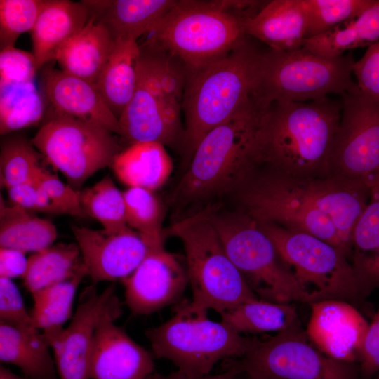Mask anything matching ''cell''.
I'll return each mask as SVG.
<instances>
[{
  "instance_id": "obj_15",
  "label": "cell",
  "mask_w": 379,
  "mask_h": 379,
  "mask_svg": "<svg viewBox=\"0 0 379 379\" xmlns=\"http://www.w3.org/2000/svg\"><path fill=\"white\" fill-rule=\"evenodd\" d=\"M72 231L87 276L94 285L103 281L124 280L153 246L145 237L129 227L107 230L74 225Z\"/></svg>"
},
{
  "instance_id": "obj_36",
  "label": "cell",
  "mask_w": 379,
  "mask_h": 379,
  "mask_svg": "<svg viewBox=\"0 0 379 379\" xmlns=\"http://www.w3.org/2000/svg\"><path fill=\"white\" fill-rule=\"evenodd\" d=\"M81 206L87 216L97 220L107 230L127 227L126 205L123 192L109 176L93 186L79 190Z\"/></svg>"
},
{
  "instance_id": "obj_41",
  "label": "cell",
  "mask_w": 379,
  "mask_h": 379,
  "mask_svg": "<svg viewBox=\"0 0 379 379\" xmlns=\"http://www.w3.org/2000/svg\"><path fill=\"white\" fill-rule=\"evenodd\" d=\"M37 180L62 214L87 217L80 202L79 190L64 183L45 167L39 173Z\"/></svg>"
},
{
  "instance_id": "obj_21",
  "label": "cell",
  "mask_w": 379,
  "mask_h": 379,
  "mask_svg": "<svg viewBox=\"0 0 379 379\" xmlns=\"http://www.w3.org/2000/svg\"><path fill=\"white\" fill-rule=\"evenodd\" d=\"M307 28L304 0L264 1L253 15L246 18L244 31L269 48L292 51L302 48Z\"/></svg>"
},
{
  "instance_id": "obj_8",
  "label": "cell",
  "mask_w": 379,
  "mask_h": 379,
  "mask_svg": "<svg viewBox=\"0 0 379 379\" xmlns=\"http://www.w3.org/2000/svg\"><path fill=\"white\" fill-rule=\"evenodd\" d=\"M208 311L192 300L177 304L168 321L145 332L153 355L171 361L193 378L209 375L220 361L242 357L255 337L244 336L222 321H212Z\"/></svg>"
},
{
  "instance_id": "obj_26",
  "label": "cell",
  "mask_w": 379,
  "mask_h": 379,
  "mask_svg": "<svg viewBox=\"0 0 379 379\" xmlns=\"http://www.w3.org/2000/svg\"><path fill=\"white\" fill-rule=\"evenodd\" d=\"M140 55L137 39L128 36L114 39L97 81L100 93L118 119L135 92Z\"/></svg>"
},
{
  "instance_id": "obj_33",
  "label": "cell",
  "mask_w": 379,
  "mask_h": 379,
  "mask_svg": "<svg viewBox=\"0 0 379 379\" xmlns=\"http://www.w3.org/2000/svg\"><path fill=\"white\" fill-rule=\"evenodd\" d=\"M83 266L77 244H53L28 258L23 283L32 294L74 277Z\"/></svg>"
},
{
  "instance_id": "obj_13",
  "label": "cell",
  "mask_w": 379,
  "mask_h": 379,
  "mask_svg": "<svg viewBox=\"0 0 379 379\" xmlns=\"http://www.w3.org/2000/svg\"><path fill=\"white\" fill-rule=\"evenodd\" d=\"M113 133L98 123L53 112L30 140L78 188L99 170L112 167L121 151Z\"/></svg>"
},
{
  "instance_id": "obj_48",
  "label": "cell",
  "mask_w": 379,
  "mask_h": 379,
  "mask_svg": "<svg viewBox=\"0 0 379 379\" xmlns=\"http://www.w3.org/2000/svg\"><path fill=\"white\" fill-rule=\"evenodd\" d=\"M0 379H29L28 378L21 377L11 371L3 365L0 366Z\"/></svg>"
},
{
  "instance_id": "obj_9",
  "label": "cell",
  "mask_w": 379,
  "mask_h": 379,
  "mask_svg": "<svg viewBox=\"0 0 379 379\" xmlns=\"http://www.w3.org/2000/svg\"><path fill=\"white\" fill-rule=\"evenodd\" d=\"M168 234L184 246L192 302L220 314L258 298L227 255L206 210L174 223Z\"/></svg>"
},
{
  "instance_id": "obj_49",
  "label": "cell",
  "mask_w": 379,
  "mask_h": 379,
  "mask_svg": "<svg viewBox=\"0 0 379 379\" xmlns=\"http://www.w3.org/2000/svg\"><path fill=\"white\" fill-rule=\"evenodd\" d=\"M375 379H379V373L378 374V376Z\"/></svg>"
},
{
  "instance_id": "obj_24",
  "label": "cell",
  "mask_w": 379,
  "mask_h": 379,
  "mask_svg": "<svg viewBox=\"0 0 379 379\" xmlns=\"http://www.w3.org/2000/svg\"><path fill=\"white\" fill-rule=\"evenodd\" d=\"M350 262L364 300L379 288V184L370 188L368 204L354 227Z\"/></svg>"
},
{
  "instance_id": "obj_38",
  "label": "cell",
  "mask_w": 379,
  "mask_h": 379,
  "mask_svg": "<svg viewBox=\"0 0 379 379\" xmlns=\"http://www.w3.org/2000/svg\"><path fill=\"white\" fill-rule=\"evenodd\" d=\"M373 0H304L307 13L305 39L324 34L359 16Z\"/></svg>"
},
{
  "instance_id": "obj_17",
  "label": "cell",
  "mask_w": 379,
  "mask_h": 379,
  "mask_svg": "<svg viewBox=\"0 0 379 379\" xmlns=\"http://www.w3.org/2000/svg\"><path fill=\"white\" fill-rule=\"evenodd\" d=\"M121 281L124 302L138 315L150 314L177 302L189 284L187 269L164 245L151 247L137 268Z\"/></svg>"
},
{
  "instance_id": "obj_27",
  "label": "cell",
  "mask_w": 379,
  "mask_h": 379,
  "mask_svg": "<svg viewBox=\"0 0 379 379\" xmlns=\"http://www.w3.org/2000/svg\"><path fill=\"white\" fill-rule=\"evenodd\" d=\"M112 168L117 178L129 187L154 192L169 178L173 163L164 145L139 142L121 150L115 157Z\"/></svg>"
},
{
  "instance_id": "obj_37",
  "label": "cell",
  "mask_w": 379,
  "mask_h": 379,
  "mask_svg": "<svg viewBox=\"0 0 379 379\" xmlns=\"http://www.w3.org/2000/svg\"><path fill=\"white\" fill-rule=\"evenodd\" d=\"M43 155L31 140L20 135L6 139L1 147L0 179L6 189L35 179L44 166Z\"/></svg>"
},
{
  "instance_id": "obj_35",
  "label": "cell",
  "mask_w": 379,
  "mask_h": 379,
  "mask_svg": "<svg viewBox=\"0 0 379 379\" xmlns=\"http://www.w3.org/2000/svg\"><path fill=\"white\" fill-rule=\"evenodd\" d=\"M127 225L145 237L153 246L164 245L166 233L162 229L164 206L154 191L129 187L123 192Z\"/></svg>"
},
{
  "instance_id": "obj_50",
  "label": "cell",
  "mask_w": 379,
  "mask_h": 379,
  "mask_svg": "<svg viewBox=\"0 0 379 379\" xmlns=\"http://www.w3.org/2000/svg\"><path fill=\"white\" fill-rule=\"evenodd\" d=\"M149 379H151V377Z\"/></svg>"
},
{
  "instance_id": "obj_29",
  "label": "cell",
  "mask_w": 379,
  "mask_h": 379,
  "mask_svg": "<svg viewBox=\"0 0 379 379\" xmlns=\"http://www.w3.org/2000/svg\"><path fill=\"white\" fill-rule=\"evenodd\" d=\"M379 41V0L359 16L320 35L305 39L302 47L317 55L335 58L350 49L369 46Z\"/></svg>"
},
{
  "instance_id": "obj_22",
  "label": "cell",
  "mask_w": 379,
  "mask_h": 379,
  "mask_svg": "<svg viewBox=\"0 0 379 379\" xmlns=\"http://www.w3.org/2000/svg\"><path fill=\"white\" fill-rule=\"evenodd\" d=\"M88 9L81 1L46 0L30 32L37 71L51 60L71 37L87 23Z\"/></svg>"
},
{
  "instance_id": "obj_3",
  "label": "cell",
  "mask_w": 379,
  "mask_h": 379,
  "mask_svg": "<svg viewBox=\"0 0 379 379\" xmlns=\"http://www.w3.org/2000/svg\"><path fill=\"white\" fill-rule=\"evenodd\" d=\"M262 51L247 36L223 56L185 68L182 149L189 161L208 132L251 103Z\"/></svg>"
},
{
  "instance_id": "obj_40",
  "label": "cell",
  "mask_w": 379,
  "mask_h": 379,
  "mask_svg": "<svg viewBox=\"0 0 379 379\" xmlns=\"http://www.w3.org/2000/svg\"><path fill=\"white\" fill-rule=\"evenodd\" d=\"M0 319L1 322L19 329H39L32 314L27 312L16 284L5 277H0Z\"/></svg>"
},
{
  "instance_id": "obj_20",
  "label": "cell",
  "mask_w": 379,
  "mask_h": 379,
  "mask_svg": "<svg viewBox=\"0 0 379 379\" xmlns=\"http://www.w3.org/2000/svg\"><path fill=\"white\" fill-rule=\"evenodd\" d=\"M41 91L53 112L98 123L121 135L119 119L110 110L95 84L62 69L46 68Z\"/></svg>"
},
{
  "instance_id": "obj_10",
  "label": "cell",
  "mask_w": 379,
  "mask_h": 379,
  "mask_svg": "<svg viewBox=\"0 0 379 379\" xmlns=\"http://www.w3.org/2000/svg\"><path fill=\"white\" fill-rule=\"evenodd\" d=\"M209 213L227 255L258 298L280 303H313L255 220L241 211Z\"/></svg>"
},
{
  "instance_id": "obj_47",
  "label": "cell",
  "mask_w": 379,
  "mask_h": 379,
  "mask_svg": "<svg viewBox=\"0 0 379 379\" xmlns=\"http://www.w3.org/2000/svg\"><path fill=\"white\" fill-rule=\"evenodd\" d=\"M239 376V373L234 369L227 368L223 373L217 375H208L203 377H190L180 371L177 370L168 375H162L154 373L151 379H237Z\"/></svg>"
},
{
  "instance_id": "obj_44",
  "label": "cell",
  "mask_w": 379,
  "mask_h": 379,
  "mask_svg": "<svg viewBox=\"0 0 379 379\" xmlns=\"http://www.w3.org/2000/svg\"><path fill=\"white\" fill-rule=\"evenodd\" d=\"M357 364L361 379H373L379 373V307L368 324Z\"/></svg>"
},
{
  "instance_id": "obj_5",
  "label": "cell",
  "mask_w": 379,
  "mask_h": 379,
  "mask_svg": "<svg viewBox=\"0 0 379 379\" xmlns=\"http://www.w3.org/2000/svg\"><path fill=\"white\" fill-rule=\"evenodd\" d=\"M140 48L135 90L119 119L120 135L130 144L154 142L182 147L185 67L146 41Z\"/></svg>"
},
{
  "instance_id": "obj_28",
  "label": "cell",
  "mask_w": 379,
  "mask_h": 379,
  "mask_svg": "<svg viewBox=\"0 0 379 379\" xmlns=\"http://www.w3.org/2000/svg\"><path fill=\"white\" fill-rule=\"evenodd\" d=\"M50 345L39 330L0 324V360L18 367L29 379H56Z\"/></svg>"
},
{
  "instance_id": "obj_31",
  "label": "cell",
  "mask_w": 379,
  "mask_h": 379,
  "mask_svg": "<svg viewBox=\"0 0 379 379\" xmlns=\"http://www.w3.org/2000/svg\"><path fill=\"white\" fill-rule=\"evenodd\" d=\"M221 321L241 334L280 332L300 321L294 303L260 298L240 304L220 314Z\"/></svg>"
},
{
  "instance_id": "obj_19",
  "label": "cell",
  "mask_w": 379,
  "mask_h": 379,
  "mask_svg": "<svg viewBox=\"0 0 379 379\" xmlns=\"http://www.w3.org/2000/svg\"><path fill=\"white\" fill-rule=\"evenodd\" d=\"M306 332L323 354L336 361L357 363L368 326L353 304L328 299L310 304Z\"/></svg>"
},
{
  "instance_id": "obj_51",
  "label": "cell",
  "mask_w": 379,
  "mask_h": 379,
  "mask_svg": "<svg viewBox=\"0 0 379 379\" xmlns=\"http://www.w3.org/2000/svg\"><path fill=\"white\" fill-rule=\"evenodd\" d=\"M237 379H239V377Z\"/></svg>"
},
{
  "instance_id": "obj_1",
  "label": "cell",
  "mask_w": 379,
  "mask_h": 379,
  "mask_svg": "<svg viewBox=\"0 0 379 379\" xmlns=\"http://www.w3.org/2000/svg\"><path fill=\"white\" fill-rule=\"evenodd\" d=\"M254 170L236 190L241 211L257 222L317 237L350 260L354 227L365 209L370 187L335 175L296 177Z\"/></svg>"
},
{
  "instance_id": "obj_12",
  "label": "cell",
  "mask_w": 379,
  "mask_h": 379,
  "mask_svg": "<svg viewBox=\"0 0 379 379\" xmlns=\"http://www.w3.org/2000/svg\"><path fill=\"white\" fill-rule=\"evenodd\" d=\"M246 379H361L358 364L333 359L311 342L300 320L265 340L255 337L249 350L225 360Z\"/></svg>"
},
{
  "instance_id": "obj_45",
  "label": "cell",
  "mask_w": 379,
  "mask_h": 379,
  "mask_svg": "<svg viewBox=\"0 0 379 379\" xmlns=\"http://www.w3.org/2000/svg\"><path fill=\"white\" fill-rule=\"evenodd\" d=\"M25 252L11 248H0V277L12 279L24 276L28 264Z\"/></svg>"
},
{
  "instance_id": "obj_11",
  "label": "cell",
  "mask_w": 379,
  "mask_h": 379,
  "mask_svg": "<svg viewBox=\"0 0 379 379\" xmlns=\"http://www.w3.org/2000/svg\"><path fill=\"white\" fill-rule=\"evenodd\" d=\"M258 223L313 302L335 299L354 306L364 303L351 263L340 250L307 233Z\"/></svg>"
},
{
  "instance_id": "obj_42",
  "label": "cell",
  "mask_w": 379,
  "mask_h": 379,
  "mask_svg": "<svg viewBox=\"0 0 379 379\" xmlns=\"http://www.w3.org/2000/svg\"><path fill=\"white\" fill-rule=\"evenodd\" d=\"M32 53L14 47L0 51V84L34 81L36 72Z\"/></svg>"
},
{
  "instance_id": "obj_14",
  "label": "cell",
  "mask_w": 379,
  "mask_h": 379,
  "mask_svg": "<svg viewBox=\"0 0 379 379\" xmlns=\"http://www.w3.org/2000/svg\"><path fill=\"white\" fill-rule=\"evenodd\" d=\"M342 112L330 157V174L379 184V100L358 93L342 96Z\"/></svg>"
},
{
  "instance_id": "obj_7",
  "label": "cell",
  "mask_w": 379,
  "mask_h": 379,
  "mask_svg": "<svg viewBox=\"0 0 379 379\" xmlns=\"http://www.w3.org/2000/svg\"><path fill=\"white\" fill-rule=\"evenodd\" d=\"M355 61L352 53L335 58L301 48L292 51H262L258 79L251 100L258 110L274 102H305L329 94L360 92L352 79Z\"/></svg>"
},
{
  "instance_id": "obj_2",
  "label": "cell",
  "mask_w": 379,
  "mask_h": 379,
  "mask_svg": "<svg viewBox=\"0 0 379 379\" xmlns=\"http://www.w3.org/2000/svg\"><path fill=\"white\" fill-rule=\"evenodd\" d=\"M258 111L251 148L256 168L296 177L331 175L342 102H274Z\"/></svg>"
},
{
  "instance_id": "obj_43",
  "label": "cell",
  "mask_w": 379,
  "mask_h": 379,
  "mask_svg": "<svg viewBox=\"0 0 379 379\" xmlns=\"http://www.w3.org/2000/svg\"><path fill=\"white\" fill-rule=\"evenodd\" d=\"M353 73L360 92L379 100V41L369 46L353 65Z\"/></svg>"
},
{
  "instance_id": "obj_4",
  "label": "cell",
  "mask_w": 379,
  "mask_h": 379,
  "mask_svg": "<svg viewBox=\"0 0 379 379\" xmlns=\"http://www.w3.org/2000/svg\"><path fill=\"white\" fill-rule=\"evenodd\" d=\"M257 1L175 0L146 42L193 69L212 62L245 39L244 22L261 7Z\"/></svg>"
},
{
  "instance_id": "obj_39",
  "label": "cell",
  "mask_w": 379,
  "mask_h": 379,
  "mask_svg": "<svg viewBox=\"0 0 379 379\" xmlns=\"http://www.w3.org/2000/svg\"><path fill=\"white\" fill-rule=\"evenodd\" d=\"M46 0L0 1V48L14 47L20 34L31 32Z\"/></svg>"
},
{
  "instance_id": "obj_6",
  "label": "cell",
  "mask_w": 379,
  "mask_h": 379,
  "mask_svg": "<svg viewBox=\"0 0 379 379\" xmlns=\"http://www.w3.org/2000/svg\"><path fill=\"white\" fill-rule=\"evenodd\" d=\"M258 111L252 102L199 141L173 193L190 203L236 190L253 171L251 148Z\"/></svg>"
},
{
  "instance_id": "obj_32",
  "label": "cell",
  "mask_w": 379,
  "mask_h": 379,
  "mask_svg": "<svg viewBox=\"0 0 379 379\" xmlns=\"http://www.w3.org/2000/svg\"><path fill=\"white\" fill-rule=\"evenodd\" d=\"M86 276L87 271L84 264L74 277L32 294V316L48 344L64 330V324L72 318L75 294Z\"/></svg>"
},
{
  "instance_id": "obj_16",
  "label": "cell",
  "mask_w": 379,
  "mask_h": 379,
  "mask_svg": "<svg viewBox=\"0 0 379 379\" xmlns=\"http://www.w3.org/2000/svg\"><path fill=\"white\" fill-rule=\"evenodd\" d=\"M121 314L117 297L98 321L90 360V379H149L154 373L152 355L114 323Z\"/></svg>"
},
{
  "instance_id": "obj_25",
  "label": "cell",
  "mask_w": 379,
  "mask_h": 379,
  "mask_svg": "<svg viewBox=\"0 0 379 379\" xmlns=\"http://www.w3.org/2000/svg\"><path fill=\"white\" fill-rule=\"evenodd\" d=\"M114 41L108 29L89 17L86 25L59 49L55 60L62 71L96 85Z\"/></svg>"
},
{
  "instance_id": "obj_30",
  "label": "cell",
  "mask_w": 379,
  "mask_h": 379,
  "mask_svg": "<svg viewBox=\"0 0 379 379\" xmlns=\"http://www.w3.org/2000/svg\"><path fill=\"white\" fill-rule=\"evenodd\" d=\"M55 226L19 206H8L1 197L0 246L39 252L52 246L57 238Z\"/></svg>"
},
{
  "instance_id": "obj_18",
  "label": "cell",
  "mask_w": 379,
  "mask_h": 379,
  "mask_svg": "<svg viewBox=\"0 0 379 379\" xmlns=\"http://www.w3.org/2000/svg\"><path fill=\"white\" fill-rule=\"evenodd\" d=\"M116 298L114 284L100 293L94 284L84 291L70 324L49 343L59 379H90V360L96 324Z\"/></svg>"
},
{
  "instance_id": "obj_34",
  "label": "cell",
  "mask_w": 379,
  "mask_h": 379,
  "mask_svg": "<svg viewBox=\"0 0 379 379\" xmlns=\"http://www.w3.org/2000/svg\"><path fill=\"white\" fill-rule=\"evenodd\" d=\"M47 100L34 81L0 84V133L7 135L40 122Z\"/></svg>"
},
{
  "instance_id": "obj_46",
  "label": "cell",
  "mask_w": 379,
  "mask_h": 379,
  "mask_svg": "<svg viewBox=\"0 0 379 379\" xmlns=\"http://www.w3.org/2000/svg\"><path fill=\"white\" fill-rule=\"evenodd\" d=\"M38 187L39 183L36 177L32 180L12 186L6 190L12 204L34 212L36 210Z\"/></svg>"
},
{
  "instance_id": "obj_23",
  "label": "cell",
  "mask_w": 379,
  "mask_h": 379,
  "mask_svg": "<svg viewBox=\"0 0 379 379\" xmlns=\"http://www.w3.org/2000/svg\"><path fill=\"white\" fill-rule=\"evenodd\" d=\"M89 17L102 24L114 39L128 36L137 39L148 34L171 10L175 0L82 1Z\"/></svg>"
}]
</instances>
